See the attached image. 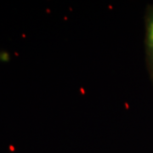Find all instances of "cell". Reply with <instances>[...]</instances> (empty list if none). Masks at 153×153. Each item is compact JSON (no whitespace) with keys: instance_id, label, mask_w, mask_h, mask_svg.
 I'll return each mask as SVG.
<instances>
[{"instance_id":"6da1fadb","label":"cell","mask_w":153,"mask_h":153,"mask_svg":"<svg viewBox=\"0 0 153 153\" xmlns=\"http://www.w3.org/2000/svg\"><path fill=\"white\" fill-rule=\"evenodd\" d=\"M145 55L148 75L153 85V4L145 12Z\"/></svg>"}]
</instances>
